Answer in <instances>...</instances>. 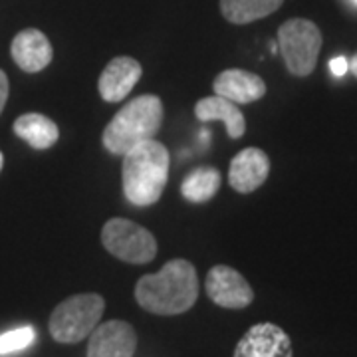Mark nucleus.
Here are the masks:
<instances>
[{
	"label": "nucleus",
	"instance_id": "1",
	"mask_svg": "<svg viewBox=\"0 0 357 357\" xmlns=\"http://www.w3.org/2000/svg\"><path fill=\"white\" fill-rule=\"evenodd\" d=\"M199 298L197 270L189 260L175 258L155 274L135 284V300L143 310L157 316H178L189 312Z\"/></svg>",
	"mask_w": 357,
	"mask_h": 357
},
{
	"label": "nucleus",
	"instance_id": "2",
	"mask_svg": "<svg viewBox=\"0 0 357 357\" xmlns=\"http://www.w3.org/2000/svg\"><path fill=\"white\" fill-rule=\"evenodd\" d=\"M171 157L163 143L147 139L123 155V195L135 206L155 204L165 191Z\"/></svg>",
	"mask_w": 357,
	"mask_h": 357
},
{
	"label": "nucleus",
	"instance_id": "3",
	"mask_svg": "<svg viewBox=\"0 0 357 357\" xmlns=\"http://www.w3.org/2000/svg\"><path fill=\"white\" fill-rule=\"evenodd\" d=\"M163 126V102L153 96H139L126 103L103 129V147L112 155H126L143 141L155 139Z\"/></svg>",
	"mask_w": 357,
	"mask_h": 357
},
{
	"label": "nucleus",
	"instance_id": "4",
	"mask_svg": "<svg viewBox=\"0 0 357 357\" xmlns=\"http://www.w3.org/2000/svg\"><path fill=\"white\" fill-rule=\"evenodd\" d=\"M105 310L100 294H76L58 304L50 316L52 337L60 344H77L96 330Z\"/></svg>",
	"mask_w": 357,
	"mask_h": 357
},
{
	"label": "nucleus",
	"instance_id": "5",
	"mask_svg": "<svg viewBox=\"0 0 357 357\" xmlns=\"http://www.w3.org/2000/svg\"><path fill=\"white\" fill-rule=\"evenodd\" d=\"M278 48L292 76L306 77L314 72L321 50V32L312 20L292 18L278 30Z\"/></svg>",
	"mask_w": 357,
	"mask_h": 357
},
{
	"label": "nucleus",
	"instance_id": "6",
	"mask_svg": "<svg viewBox=\"0 0 357 357\" xmlns=\"http://www.w3.org/2000/svg\"><path fill=\"white\" fill-rule=\"evenodd\" d=\"M103 248L129 264H147L157 256V241L147 229L128 218H112L102 229Z\"/></svg>",
	"mask_w": 357,
	"mask_h": 357
},
{
	"label": "nucleus",
	"instance_id": "7",
	"mask_svg": "<svg viewBox=\"0 0 357 357\" xmlns=\"http://www.w3.org/2000/svg\"><path fill=\"white\" fill-rule=\"evenodd\" d=\"M204 288H206V296L217 306L227 310H243L250 306L255 300V290L243 274L225 264H218L208 270Z\"/></svg>",
	"mask_w": 357,
	"mask_h": 357
},
{
	"label": "nucleus",
	"instance_id": "8",
	"mask_svg": "<svg viewBox=\"0 0 357 357\" xmlns=\"http://www.w3.org/2000/svg\"><path fill=\"white\" fill-rule=\"evenodd\" d=\"M137 347V333L123 319H109L98 324L89 333L88 357H133Z\"/></svg>",
	"mask_w": 357,
	"mask_h": 357
},
{
	"label": "nucleus",
	"instance_id": "9",
	"mask_svg": "<svg viewBox=\"0 0 357 357\" xmlns=\"http://www.w3.org/2000/svg\"><path fill=\"white\" fill-rule=\"evenodd\" d=\"M234 357H294L292 342L280 326L262 321L241 337Z\"/></svg>",
	"mask_w": 357,
	"mask_h": 357
},
{
	"label": "nucleus",
	"instance_id": "10",
	"mask_svg": "<svg viewBox=\"0 0 357 357\" xmlns=\"http://www.w3.org/2000/svg\"><path fill=\"white\" fill-rule=\"evenodd\" d=\"M143 68L129 56H117L103 68L102 76L98 79V91L102 100L107 103H117L126 100L135 84L139 82Z\"/></svg>",
	"mask_w": 357,
	"mask_h": 357
},
{
	"label": "nucleus",
	"instance_id": "11",
	"mask_svg": "<svg viewBox=\"0 0 357 357\" xmlns=\"http://www.w3.org/2000/svg\"><path fill=\"white\" fill-rule=\"evenodd\" d=\"M268 173H270L268 155L258 147H246L230 161L229 185L236 192L248 195L266 183Z\"/></svg>",
	"mask_w": 357,
	"mask_h": 357
},
{
	"label": "nucleus",
	"instance_id": "12",
	"mask_svg": "<svg viewBox=\"0 0 357 357\" xmlns=\"http://www.w3.org/2000/svg\"><path fill=\"white\" fill-rule=\"evenodd\" d=\"M10 54L16 66L28 74L42 72L44 68H48L54 58L50 40L36 28H26L18 32L10 44Z\"/></svg>",
	"mask_w": 357,
	"mask_h": 357
},
{
	"label": "nucleus",
	"instance_id": "13",
	"mask_svg": "<svg viewBox=\"0 0 357 357\" xmlns=\"http://www.w3.org/2000/svg\"><path fill=\"white\" fill-rule=\"evenodd\" d=\"M213 89L220 98L236 103V105H244V103H252L256 100H260V98H264L266 84L258 74L232 68V70L220 72L215 77Z\"/></svg>",
	"mask_w": 357,
	"mask_h": 357
},
{
	"label": "nucleus",
	"instance_id": "14",
	"mask_svg": "<svg viewBox=\"0 0 357 357\" xmlns=\"http://www.w3.org/2000/svg\"><path fill=\"white\" fill-rule=\"evenodd\" d=\"M195 115L199 121H222L230 139H241L246 131V119L238 109V105L217 93L199 100V103L195 105Z\"/></svg>",
	"mask_w": 357,
	"mask_h": 357
},
{
	"label": "nucleus",
	"instance_id": "15",
	"mask_svg": "<svg viewBox=\"0 0 357 357\" xmlns=\"http://www.w3.org/2000/svg\"><path fill=\"white\" fill-rule=\"evenodd\" d=\"M14 133L34 149H48L60 137L58 126L42 114L20 115L14 121Z\"/></svg>",
	"mask_w": 357,
	"mask_h": 357
},
{
	"label": "nucleus",
	"instance_id": "16",
	"mask_svg": "<svg viewBox=\"0 0 357 357\" xmlns=\"http://www.w3.org/2000/svg\"><path fill=\"white\" fill-rule=\"evenodd\" d=\"M284 0H220V13L232 24H250L276 13Z\"/></svg>",
	"mask_w": 357,
	"mask_h": 357
},
{
	"label": "nucleus",
	"instance_id": "17",
	"mask_svg": "<svg viewBox=\"0 0 357 357\" xmlns=\"http://www.w3.org/2000/svg\"><path fill=\"white\" fill-rule=\"evenodd\" d=\"M220 185H222V177L218 169L199 167L183 181L181 192L189 203H206L217 195Z\"/></svg>",
	"mask_w": 357,
	"mask_h": 357
},
{
	"label": "nucleus",
	"instance_id": "18",
	"mask_svg": "<svg viewBox=\"0 0 357 357\" xmlns=\"http://www.w3.org/2000/svg\"><path fill=\"white\" fill-rule=\"evenodd\" d=\"M36 330L32 326H22L0 335V356H8L14 351H22L28 345L34 344Z\"/></svg>",
	"mask_w": 357,
	"mask_h": 357
},
{
	"label": "nucleus",
	"instance_id": "19",
	"mask_svg": "<svg viewBox=\"0 0 357 357\" xmlns=\"http://www.w3.org/2000/svg\"><path fill=\"white\" fill-rule=\"evenodd\" d=\"M8 89H10L8 88V77L0 70V114L6 105V100H8Z\"/></svg>",
	"mask_w": 357,
	"mask_h": 357
},
{
	"label": "nucleus",
	"instance_id": "20",
	"mask_svg": "<svg viewBox=\"0 0 357 357\" xmlns=\"http://www.w3.org/2000/svg\"><path fill=\"white\" fill-rule=\"evenodd\" d=\"M330 70H332L333 76H344L345 72H347V60H345L344 56H340V58H333L332 62H330Z\"/></svg>",
	"mask_w": 357,
	"mask_h": 357
},
{
	"label": "nucleus",
	"instance_id": "21",
	"mask_svg": "<svg viewBox=\"0 0 357 357\" xmlns=\"http://www.w3.org/2000/svg\"><path fill=\"white\" fill-rule=\"evenodd\" d=\"M347 70H351V72H354V76L357 77V54L351 58V60H349V62H347Z\"/></svg>",
	"mask_w": 357,
	"mask_h": 357
},
{
	"label": "nucleus",
	"instance_id": "22",
	"mask_svg": "<svg viewBox=\"0 0 357 357\" xmlns=\"http://www.w3.org/2000/svg\"><path fill=\"white\" fill-rule=\"evenodd\" d=\"M2 165H4V157H2V153H0V171H2Z\"/></svg>",
	"mask_w": 357,
	"mask_h": 357
},
{
	"label": "nucleus",
	"instance_id": "23",
	"mask_svg": "<svg viewBox=\"0 0 357 357\" xmlns=\"http://www.w3.org/2000/svg\"><path fill=\"white\" fill-rule=\"evenodd\" d=\"M354 2H357V0H354Z\"/></svg>",
	"mask_w": 357,
	"mask_h": 357
}]
</instances>
